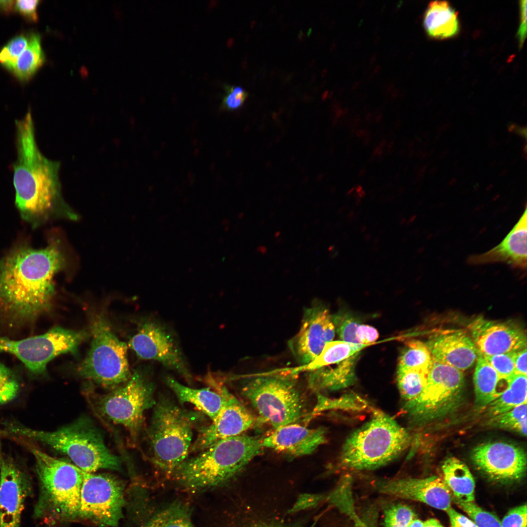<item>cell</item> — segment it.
Segmentation results:
<instances>
[{
  "mask_svg": "<svg viewBox=\"0 0 527 527\" xmlns=\"http://www.w3.org/2000/svg\"><path fill=\"white\" fill-rule=\"evenodd\" d=\"M65 265L60 240L42 249L12 251L0 261V315L11 324H23L48 311L55 294L53 278Z\"/></svg>",
  "mask_w": 527,
  "mask_h": 527,
  "instance_id": "obj_1",
  "label": "cell"
},
{
  "mask_svg": "<svg viewBox=\"0 0 527 527\" xmlns=\"http://www.w3.org/2000/svg\"><path fill=\"white\" fill-rule=\"evenodd\" d=\"M15 122L13 183L15 204L22 217L35 224L53 217L77 220L61 197L58 163L45 158L38 148L30 110Z\"/></svg>",
  "mask_w": 527,
  "mask_h": 527,
  "instance_id": "obj_2",
  "label": "cell"
},
{
  "mask_svg": "<svg viewBox=\"0 0 527 527\" xmlns=\"http://www.w3.org/2000/svg\"><path fill=\"white\" fill-rule=\"evenodd\" d=\"M262 440L245 434L222 439L187 458L175 468L171 477L184 488L191 490L224 484L262 452Z\"/></svg>",
  "mask_w": 527,
  "mask_h": 527,
  "instance_id": "obj_3",
  "label": "cell"
},
{
  "mask_svg": "<svg viewBox=\"0 0 527 527\" xmlns=\"http://www.w3.org/2000/svg\"><path fill=\"white\" fill-rule=\"evenodd\" d=\"M203 417L200 411L184 409L171 399L159 396L153 407L147 432L150 459L157 471L171 477L187 458L194 429L201 426Z\"/></svg>",
  "mask_w": 527,
  "mask_h": 527,
  "instance_id": "obj_4",
  "label": "cell"
},
{
  "mask_svg": "<svg viewBox=\"0 0 527 527\" xmlns=\"http://www.w3.org/2000/svg\"><path fill=\"white\" fill-rule=\"evenodd\" d=\"M409 431L389 415L374 410L372 418L347 437L338 465L343 469L371 470L394 460L410 446Z\"/></svg>",
  "mask_w": 527,
  "mask_h": 527,
  "instance_id": "obj_5",
  "label": "cell"
},
{
  "mask_svg": "<svg viewBox=\"0 0 527 527\" xmlns=\"http://www.w3.org/2000/svg\"><path fill=\"white\" fill-rule=\"evenodd\" d=\"M10 429L15 434L39 441L65 454L85 472L120 468V459L109 451L100 431L86 418L53 431L18 426H11Z\"/></svg>",
  "mask_w": 527,
  "mask_h": 527,
  "instance_id": "obj_6",
  "label": "cell"
},
{
  "mask_svg": "<svg viewBox=\"0 0 527 527\" xmlns=\"http://www.w3.org/2000/svg\"><path fill=\"white\" fill-rule=\"evenodd\" d=\"M297 376L296 371H288L246 377L241 383V393L256 410L261 421L274 429L295 423L305 413Z\"/></svg>",
  "mask_w": 527,
  "mask_h": 527,
  "instance_id": "obj_7",
  "label": "cell"
},
{
  "mask_svg": "<svg viewBox=\"0 0 527 527\" xmlns=\"http://www.w3.org/2000/svg\"><path fill=\"white\" fill-rule=\"evenodd\" d=\"M31 452L41 486L39 513L62 520L78 517L82 470L37 448Z\"/></svg>",
  "mask_w": 527,
  "mask_h": 527,
  "instance_id": "obj_8",
  "label": "cell"
},
{
  "mask_svg": "<svg viewBox=\"0 0 527 527\" xmlns=\"http://www.w3.org/2000/svg\"><path fill=\"white\" fill-rule=\"evenodd\" d=\"M90 327L91 347L78 367V374L105 387L115 388L131 376L127 345L116 336L102 315L93 317Z\"/></svg>",
  "mask_w": 527,
  "mask_h": 527,
  "instance_id": "obj_9",
  "label": "cell"
},
{
  "mask_svg": "<svg viewBox=\"0 0 527 527\" xmlns=\"http://www.w3.org/2000/svg\"><path fill=\"white\" fill-rule=\"evenodd\" d=\"M464 385L463 371L433 361L420 395L402 405L408 424L420 426L452 411L460 402Z\"/></svg>",
  "mask_w": 527,
  "mask_h": 527,
  "instance_id": "obj_10",
  "label": "cell"
},
{
  "mask_svg": "<svg viewBox=\"0 0 527 527\" xmlns=\"http://www.w3.org/2000/svg\"><path fill=\"white\" fill-rule=\"evenodd\" d=\"M155 388L144 373L137 370L127 382L97 397L94 405L102 416L123 426L136 442L143 426L145 411L156 403Z\"/></svg>",
  "mask_w": 527,
  "mask_h": 527,
  "instance_id": "obj_11",
  "label": "cell"
},
{
  "mask_svg": "<svg viewBox=\"0 0 527 527\" xmlns=\"http://www.w3.org/2000/svg\"><path fill=\"white\" fill-rule=\"evenodd\" d=\"M87 336L84 331L56 327L43 334L21 340L0 337V350L15 355L31 372L40 374L45 372L47 364L57 356L76 353Z\"/></svg>",
  "mask_w": 527,
  "mask_h": 527,
  "instance_id": "obj_12",
  "label": "cell"
},
{
  "mask_svg": "<svg viewBox=\"0 0 527 527\" xmlns=\"http://www.w3.org/2000/svg\"><path fill=\"white\" fill-rule=\"evenodd\" d=\"M82 473L78 516L101 526H117L124 504L122 482L110 474Z\"/></svg>",
  "mask_w": 527,
  "mask_h": 527,
  "instance_id": "obj_13",
  "label": "cell"
},
{
  "mask_svg": "<svg viewBox=\"0 0 527 527\" xmlns=\"http://www.w3.org/2000/svg\"><path fill=\"white\" fill-rule=\"evenodd\" d=\"M129 345L140 358L156 361L191 383L192 375L180 348L162 325L152 321L143 323Z\"/></svg>",
  "mask_w": 527,
  "mask_h": 527,
  "instance_id": "obj_14",
  "label": "cell"
},
{
  "mask_svg": "<svg viewBox=\"0 0 527 527\" xmlns=\"http://www.w3.org/2000/svg\"><path fill=\"white\" fill-rule=\"evenodd\" d=\"M471 458L482 472L499 482L518 480L526 471L527 456L524 449L507 443L481 444L473 448Z\"/></svg>",
  "mask_w": 527,
  "mask_h": 527,
  "instance_id": "obj_15",
  "label": "cell"
},
{
  "mask_svg": "<svg viewBox=\"0 0 527 527\" xmlns=\"http://www.w3.org/2000/svg\"><path fill=\"white\" fill-rule=\"evenodd\" d=\"M256 419L226 387L225 401L217 417L207 426H202L189 453H197L225 438L242 434L253 427Z\"/></svg>",
  "mask_w": 527,
  "mask_h": 527,
  "instance_id": "obj_16",
  "label": "cell"
},
{
  "mask_svg": "<svg viewBox=\"0 0 527 527\" xmlns=\"http://www.w3.org/2000/svg\"><path fill=\"white\" fill-rule=\"evenodd\" d=\"M373 484L382 494L420 502L446 511L451 508V491L444 480L437 476L378 479Z\"/></svg>",
  "mask_w": 527,
  "mask_h": 527,
  "instance_id": "obj_17",
  "label": "cell"
},
{
  "mask_svg": "<svg viewBox=\"0 0 527 527\" xmlns=\"http://www.w3.org/2000/svg\"><path fill=\"white\" fill-rule=\"evenodd\" d=\"M469 327L478 353L483 356L513 353L527 347L524 330L511 323L479 317Z\"/></svg>",
  "mask_w": 527,
  "mask_h": 527,
  "instance_id": "obj_18",
  "label": "cell"
},
{
  "mask_svg": "<svg viewBox=\"0 0 527 527\" xmlns=\"http://www.w3.org/2000/svg\"><path fill=\"white\" fill-rule=\"evenodd\" d=\"M29 489L26 476L16 464L0 458V527H20Z\"/></svg>",
  "mask_w": 527,
  "mask_h": 527,
  "instance_id": "obj_19",
  "label": "cell"
},
{
  "mask_svg": "<svg viewBox=\"0 0 527 527\" xmlns=\"http://www.w3.org/2000/svg\"><path fill=\"white\" fill-rule=\"evenodd\" d=\"M426 344L433 361L462 371L472 366L478 358V352L471 337L461 329L437 331Z\"/></svg>",
  "mask_w": 527,
  "mask_h": 527,
  "instance_id": "obj_20",
  "label": "cell"
},
{
  "mask_svg": "<svg viewBox=\"0 0 527 527\" xmlns=\"http://www.w3.org/2000/svg\"><path fill=\"white\" fill-rule=\"evenodd\" d=\"M331 318L323 304H316L305 309L300 330L289 344L301 365H308L322 351L326 344L325 327Z\"/></svg>",
  "mask_w": 527,
  "mask_h": 527,
  "instance_id": "obj_21",
  "label": "cell"
},
{
  "mask_svg": "<svg viewBox=\"0 0 527 527\" xmlns=\"http://www.w3.org/2000/svg\"><path fill=\"white\" fill-rule=\"evenodd\" d=\"M326 442L324 427L310 428L295 423L274 429L271 434L262 438V446L293 457H301L312 453Z\"/></svg>",
  "mask_w": 527,
  "mask_h": 527,
  "instance_id": "obj_22",
  "label": "cell"
},
{
  "mask_svg": "<svg viewBox=\"0 0 527 527\" xmlns=\"http://www.w3.org/2000/svg\"><path fill=\"white\" fill-rule=\"evenodd\" d=\"M527 207L517 223L503 240L491 249L482 254L470 256V264L479 265L498 263L525 269L527 265Z\"/></svg>",
  "mask_w": 527,
  "mask_h": 527,
  "instance_id": "obj_23",
  "label": "cell"
},
{
  "mask_svg": "<svg viewBox=\"0 0 527 527\" xmlns=\"http://www.w3.org/2000/svg\"><path fill=\"white\" fill-rule=\"evenodd\" d=\"M206 381L213 388V390L210 387L199 389L189 387L171 377L165 379V383L174 393L181 404L185 403L193 404L212 421L224 404L226 387L210 375L207 376Z\"/></svg>",
  "mask_w": 527,
  "mask_h": 527,
  "instance_id": "obj_24",
  "label": "cell"
},
{
  "mask_svg": "<svg viewBox=\"0 0 527 527\" xmlns=\"http://www.w3.org/2000/svg\"><path fill=\"white\" fill-rule=\"evenodd\" d=\"M359 355L341 362L309 371L308 384L317 394L337 390L352 385L355 381V365Z\"/></svg>",
  "mask_w": 527,
  "mask_h": 527,
  "instance_id": "obj_25",
  "label": "cell"
},
{
  "mask_svg": "<svg viewBox=\"0 0 527 527\" xmlns=\"http://www.w3.org/2000/svg\"><path fill=\"white\" fill-rule=\"evenodd\" d=\"M424 28L428 36L435 39H446L459 31L456 11L446 1H431L423 18Z\"/></svg>",
  "mask_w": 527,
  "mask_h": 527,
  "instance_id": "obj_26",
  "label": "cell"
},
{
  "mask_svg": "<svg viewBox=\"0 0 527 527\" xmlns=\"http://www.w3.org/2000/svg\"><path fill=\"white\" fill-rule=\"evenodd\" d=\"M444 480L453 496L464 502H473L475 482L467 466L459 459L451 457L442 466Z\"/></svg>",
  "mask_w": 527,
  "mask_h": 527,
  "instance_id": "obj_27",
  "label": "cell"
},
{
  "mask_svg": "<svg viewBox=\"0 0 527 527\" xmlns=\"http://www.w3.org/2000/svg\"><path fill=\"white\" fill-rule=\"evenodd\" d=\"M501 380L485 358L478 353L473 375L475 400L478 405L487 406L501 394L497 389Z\"/></svg>",
  "mask_w": 527,
  "mask_h": 527,
  "instance_id": "obj_28",
  "label": "cell"
},
{
  "mask_svg": "<svg viewBox=\"0 0 527 527\" xmlns=\"http://www.w3.org/2000/svg\"><path fill=\"white\" fill-rule=\"evenodd\" d=\"M506 380L507 388L487 405L488 412L492 416L527 403V376L515 374Z\"/></svg>",
  "mask_w": 527,
  "mask_h": 527,
  "instance_id": "obj_29",
  "label": "cell"
},
{
  "mask_svg": "<svg viewBox=\"0 0 527 527\" xmlns=\"http://www.w3.org/2000/svg\"><path fill=\"white\" fill-rule=\"evenodd\" d=\"M45 61L40 36L32 33L29 37L28 44L18 59L12 70L19 80L25 81L30 79Z\"/></svg>",
  "mask_w": 527,
  "mask_h": 527,
  "instance_id": "obj_30",
  "label": "cell"
},
{
  "mask_svg": "<svg viewBox=\"0 0 527 527\" xmlns=\"http://www.w3.org/2000/svg\"><path fill=\"white\" fill-rule=\"evenodd\" d=\"M366 345L352 344L342 340L333 341L325 344L320 355L304 366L308 371L335 364L355 355H359Z\"/></svg>",
  "mask_w": 527,
  "mask_h": 527,
  "instance_id": "obj_31",
  "label": "cell"
},
{
  "mask_svg": "<svg viewBox=\"0 0 527 527\" xmlns=\"http://www.w3.org/2000/svg\"><path fill=\"white\" fill-rule=\"evenodd\" d=\"M143 527H195L188 508L174 502L158 509Z\"/></svg>",
  "mask_w": 527,
  "mask_h": 527,
  "instance_id": "obj_32",
  "label": "cell"
},
{
  "mask_svg": "<svg viewBox=\"0 0 527 527\" xmlns=\"http://www.w3.org/2000/svg\"><path fill=\"white\" fill-rule=\"evenodd\" d=\"M432 358L426 345L421 341L412 340L405 344L399 358L398 370H429Z\"/></svg>",
  "mask_w": 527,
  "mask_h": 527,
  "instance_id": "obj_33",
  "label": "cell"
},
{
  "mask_svg": "<svg viewBox=\"0 0 527 527\" xmlns=\"http://www.w3.org/2000/svg\"><path fill=\"white\" fill-rule=\"evenodd\" d=\"M429 370H397V381L402 405L420 395L426 385Z\"/></svg>",
  "mask_w": 527,
  "mask_h": 527,
  "instance_id": "obj_34",
  "label": "cell"
},
{
  "mask_svg": "<svg viewBox=\"0 0 527 527\" xmlns=\"http://www.w3.org/2000/svg\"><path fill=\"white\" fill-rule=\"evenodd\" d=\"M352 481L351 476L349 474L344 475L336 487L326 496V499L344 513L350 520L361 524L363 523L364 518L357 513L354 508L351 496Z\"/></svg>",
  "mask_w": 527,
  "mask_h": 527,
  "instance_id": "obj_35",
  "label": "cell"
},
{
  "mask_svg": "<svg viewBox=\"0 0 527 527\" xmlns=\"http://www.w3.org/2000/svg\"><path fill=\"white\" fill-rule=\"evenodd\" d=\"M316 404L311 415L329 410H363L368 406L364 399L354 393L346 394L338 398H328L321 393L317 394Z\"/></svg>",
  "mask_w": 527,
  "mask_h": 527,
  "instance_id": "obj_36",
  "label": "cell"
},
{
  "mask_svg": "<svg viewBox=\"0 0 527 527\" xmlns=\"http://www.w3.org/2000/svg\"><path fill=\"white\" fill-rule=\"evenodd\" d=\"M492 426L510 429L527 435V403L518 405L506 412L493 416L489 421Z\"/></svg>",
  "mask_w": 527,
  "mask_h": 527,
  "instance_id": "obj_37",
  "label": "cell"
},
{
  "mask_svg": "<svg viewBox=\"0 0 527 527\" xmlns=\"http://www.w3.org/2000/svg\"><path fill=\"white\" fill-rule=\"evenodd\" d=\"M417 517L413 510L408 505L398 503L391 505L384 511L385 527H408Z\"/></svg>",
  "mask_w": 527,
  "mask_h": 527,
  "instance_id": "obj_38",
  "label": "cell"
},
{
  "mask_svg": "<svg viewBox=\"0 0 527 527\" xmlns=\"http://www.w3.org/2000/svg\"><path fill=\"white\" fill-rule=\"evenodd\" d=\"M452 501L469 516L477 527H502L501 521L496 516L484 510L474 502H464L454 496Z\"/></svg>",
  "mask_w": 527,
  "mask_h": 527,
  "instance_id": "obj_39",
  "label": "cell"
},
{
  "mask_svg": "<svg viewBox=\"0 0 527 527\" xmlns=\"http://www.w3.org/2000/svg\"><path fill=\"white\" fill-rule=\"evenodd\" d=\"M29 38L21 34L11 40L0 51V63L12 71L20 56L26 48Z\"/></svg>",
  "mask_w": 527,
  "mask_h": 527,
  "instance_id": "obj_40",
  "label": "cell"
},
{
  "mask_svg": "<svg viewBox=\"0 0 527 527\" xmlns=\"http://www.w3.org/2000/svg\"><path fill=\"white\" fill-rule=\"evenodd\" d=\"M331 318L341 340L361 345L356 335L360 324L354 317L348 314H339L331 315Z\"/></svg>",
  "mask_w": 527,
  "mask_h": 527,
  "instance_id": "obj_41",
  "label": "cell"
},
{
  "mask_svg": "<svg viewBox=\"0 0 527 527\" xmlns=\"http://www.w3.org/2000/svg\"><path fill=\"white\" fill-rule=\"evenodd\" d=\"M19 386L14 372L0 362V405L13 400L18 393Z\"/></svg>",
  "mask_w": 527,
  "mask_h": 527,
  "instance_id": "obj_42",
  "label": "cell"
},
{
  "mask_svg": "<svg viewBox=\"0 0 527 527\" xmlns=\"http://www.w3.org/2000/svg\"><path fill=\"white\" fill-rule=\"evenodd\" d=\"M513 353L484 357L496 371L500 378L506 380L515 374Z\"/></svg>",
  "mask_w": 527,
  "mask_h": 527,
  "instance_id": "obj_43",
  "label": "cell"
},
{
  "mask_svg": "<svg viewBox=\"0 0 527 527\" xmlns=\"http://www.w3.org/2000/svg\"><path fill=\"white\" fill-rule=\"evenodd\" d=\"M226 95L221 105L222 109L234 110L240 108L248 97V93L239 86L226 85Z\"/></svg>",
  "mask_w": 527,
  "mask_h": 527,
  "instance_id": "obj_44",
  "label": "cell"
},
{
  "mask_svg": "<svg viewBox=\"0 0 527 527\" xmlns=\"http://www.w3.org/2000/svg\"><path fill=\"white\" fill-rule=\"evenodd\" d=\"M527 507L525 504L511 509L501 521L502 527H527Z\"/></svg>",
  "mask_w": 527,
  "mask_h": 527,
  "instance_id": "obj_45",
  "label": "cell"
},
{
  "mask_svg": "<svg viewBox=\"0 0 527 527\" xmlns=\"http://www.w3.org/2000/svg\"><path fill=\"white\" fill-rule=\"evenodd\" d=\"M40 0H19L15 1L16 9L25 18L32 21L38 20L37 7Z\"/></svg>",
  "mask_w": 527,
  "mask_h": 527,
  "instance_id": "obj_46",
  "label": "cell"
},
{
  "mask_svg": "<svg viewBox=\"0 0 527 527\" xmlns=\"http://www.w3.org/2000/svg\"><path fill=\"white\" fill-rule=\"evenodd\" d=\"M356 335L359 344L366 346L373 343L379 338L378 331L375 327L361 324L358 327Z\"/></svg>",
  "mask_w": 527,
  "mask_h": 527,
  "instance_id": "obj_47",
  "label": "cell"
},
{
  "mask_svg": "<svg viewBox=\"0 0 527 527\" xmlns=\"http://www.w3.org/2000/svg\"><path fill=\"white\" fill-rule=\"evenodd\" d=\"M446 512L449 518L451 527H477L473 521L452 507Z\"/></svg>",
  "mask_w": 527,
  "mask_h": 527,
  "instance_id": "obj_48",
  "label": "cell"
},
{
  "mask_svg": "<svg viewBox=\"0 0 527 527\" xmlns=\"http://www.w3.org/2000/svg\"><path fill=\"white\" fill-rule=\"evenodd\" d=\"M324 499H326V497L321 495L304 494L300 496L292 511H295L313 506Z\"/></svg>",
  "mask_w": 527,
  "mask_h": 527,
  "instance_id": "obj_49",
  "label": "cell"
},
{
  "mask_svg": "<svg viewBox=\"0 0 527 527\" xmlns=\"http://www.w3.org/2000/svg\"><path fill=\"white\" fill-rule=\"evenodd\" d=\"M515 374L527 376V347L513 353Z\"/></svg>",
  "mask_w": 527,
  "mask_h": 527,
  "instance_id": "obj_50",
  "label": "cell"
},
{
  "mask_svg": "<svg viewBox=\"0 0 527 527\" xmlns=\"http://www.w3.org/2000/svg\"><path fill=\"white\" fill-rule=\"evenodd\" d=\"M521 23L518 31L519 43L523 44L527 34V0L520 2Z\"/></svg>",
  "mask_w": 527,
  "mask_h": 527,
  "instance_id": "obj_51",
  "label": "cell"
},
{
  "mask_svg": "<svg viewBox=\"0 0 527 527\" xmlns=\"http://www.w3.org/2000/svg\"><path fill=\"white\" fill-rule=\"evenodd\" d=\"M335 326L331 318L326 324L325 329V341L326 343L333 341L335 336Z\"/></svg>",
  "mask_w": 527,
  "mask_h": 527,
  "instance_id": "obj_52",
  "label": "cell"
},
{
  "mask_svg": "<svg viewBox=\"0 0 527 527\" xmlns=\"http://www.w3.org/2000/svg\"><path fill=\"white\" fill-rule=\"evenodd\" d=\"M15 1L11 0H0V10L7 14L11 12L14 6Z\"/></svg>",
  "mask_w": 527,
  "mask_h": 527,
  "instance_id": "obj_53",
  "label": "cell"
},
{
  "mask_svg": "<svg viewBox=\"0 0 527 527\" xmlns=\"http://www.w3.org/2000/svg\"><path fill=\"white\" fill-rule=\"evenodd\" d=\"M424 527H444L437 519L430 518L424 522Z\"/></svg>",
  "mask_w": 527,
  "mask_h": 527,
  "instance_id": "obj_54",
  "label": "cell"
},
{
  "mask_svg": "<svg viewBox=\"0 0 527 527\" xmlns=\"http://www.w3.org/2000/svg\"><path fill=\"white\" fill-rule=\"evenodd\" d=\"M408 527H424V522L416 517L412 520Z\"/></svg>",
  "mask_w": 527,
  "mask_h": 527,
  "instance_id": "obj_55",
  "label": "cell"
},
{
  "mask_svg": "<svg viewBox=\"0 0 527 527\" xmlns=\"http://www.w3.org/2000/svg\"><path fill=\"white\" fill-rule=\"evenodd\" d=\"M349 520L350 521V524L346 527H372V526L370 524H369L366 519L365 520L366 522H365V523L362 525L356 524L350 519Z\"/></svg>",
  "mask_w": 527,
  "mask_h": 527,
  "instance_id": "obj_56",
  "label": "cell"
},
{
  "mask_svg": "<svg viewBox=\"0 0 527 527\" xmlns=\"http://www.w3.org/2000/svg\"><path fill=\"white\" fill-rule=\"evenodd\" d=\"M256 527H283L281 526H278V525H263L258 526H257Z\"/></svg>",
  "mask_w": 527,
  "mask_h": 527,
  "instance_id": "obj_57",
  "label": "cell"
}]
</instances>
